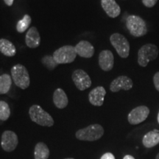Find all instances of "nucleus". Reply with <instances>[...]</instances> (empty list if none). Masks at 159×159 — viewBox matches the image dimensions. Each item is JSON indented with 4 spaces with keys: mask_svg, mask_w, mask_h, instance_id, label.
Wrapping results in <instances>:
<instances>
[{
    "mask_svg": "<svg viewBox=\"0 0 159 159\" xmlns=\"http://www.w3.org/2000/svg\"><path fill=\"white\" fill-rule=\"evenodd\" d=\"M29 115L31 120L36 124L44 127H52L54 119L39 105H33L30 108Z\"/></svg>",
    "mask_w": 159,
    "mask_h": 159,
    "instance_id": "nucleus-1",
    "label": "nucleus"
},
{
    "mask_svg": "<svg viewBox=\"0 0 159 159\" xmlns=\"http://www.w3.org/2000/svg\"><path fill=\"white\" fill-rule=\"evenodd\" d=\"M11 71V77L16 86L23 90L28 88L30 84V79L28 71L25 66L18 63L12 67Z\"/></svg>",
    "mask_w": 159,
    "mask_h": 159,
    "instance_id": "nucleus-2",
    "label": "nucleus"
},
{
    "mask_svg": "<svg viewBox=\"0 0 159 159\" xmlns=\"http://www.w3.org/2000/svg\"><path fill=\"white\" fill-rule=\"evenodd\" d=\"M126 27L130 34L134 37H142L148 33L146 22L139 16H128L126 19Z\"/></svg>",
    "mask_w": 159,
    "mask_h": 159,
    "instance_id": "nucleus-3",
    "label": "nucleus"
},
{
    "mask_svg": "<svg viewBox=\"0 0 159 159\" xmlns=\"http://www.w3.org/2000/svg\"><path fill=\"white\" fill-rule=\"evenodd\" d=\"M104 135V128L99 124L91 125L76 132V138L80 141L94 142L98 140Z\"/></svg>",
    "mask_w": 159,
    "mask_h": 159,
    "instance_id": "nucleus-4",
    "label": "nucleus"
},
{
    "mask_svg": "<svg viewBox=\"0 0 159 159\" xmlns=\"http://www.w3.org/2000/svg\"><path fill=\"white\" fill-rule=\"evenodd\" d=\"M158 47L153 43L143 45L138 51V63L142 67H146L150 61H152L158 56Z\"/></svg>",
    "mask_w": 159,
    "mask_h": 159,
    "instance_id": "nucleus-5",
    "label": "nucleus"
},
{
    "mask_svg": "<svg viewBox=\"0 0 159 159\" xmlns=\"http://www.w3.org/2000/svg\"><path fill=\"white\" fill-rule=\"evenodd\" d=\"M52 56L57 64H65L74 62L77 57V53L75 47L65 45L55 50Z\"/></svg>",
    "mask_w": 159,
    "mask_h": 159,
    "instance_id": "nucleus-6",
    "label": "nucleus"
},
{
    "mask_svg": "<svg viewBox=\"0 0 159 159\" xmlns=\"http://www.w3.org/2000/svg\"><path fill=\"white\" fill-rule=\"evenodd\" d=\"M110 41L118 55L122 58H127L130 55V43L128 39L120 33H116L111 35Z\"/></svg>",
    "mask_w": 159,
    "mask_h": 159,
    "instance_id": "nucleus-7",
    "label": "nucleus"
},
{
    "mask_svg": "<svg viewBox=\"0 0 159 159\" xmlns=\"http://www.w3.org/2000/svg\"><path fill=\"white\" fill-rule=\"evenodd\" d=\"M71 78L75 86L80 91H84L90 88L92 83L91 77L83 69H76L73 71Z\"/></svg>",
    "mask_w": 159,
    "mask_h": 159,
    "instance_id": "nucleus-8",
    "label": "nucleus"
},
{
    "mask_svg": "<svg viewBox=\"0 0 159 159\" xmlns=\"http://www.w3.org/2000/svg\"><path fill=\"white\" fill-rule=\"evenodd\" d=\"M150 114V109L145 105H141L133 109L129 113L128 120L130 125H139L145 121Z\"/></svg>",
    "mask_w": 159,
    "mask_h": 159,
    "instance_id": "nucleus-9",
    "label": "nucleus"
},
{
    "mask_svg": "<svg viewBox=\"0 0 159 159\" xmlns=\"http://www.w3.org/2000/svg\"><path fill=\"white\" fill-rule=\"evenodd\" d=\"M19 139L17 135L11 130H6L2 135V148L6 152H12L16 148Z\"/></svg>",
    "mask_w": 159,
    "mask_h": 159,
    "instance_id": "nucleus-10",
    "label": "nucleus"
},
{
    "mask_svg": "<svg viewBox=\"0 0 159 159\" xmlns=\"http://www.w3.org/2000/svg\"><path fill=\"white\" fill-rule=\"evenodd\" d=\"M134 83L130 77L128 76L117 77L115 78L110 84V90L112 92H118L120 90L129 91L133 88Z\"/></svg>",
    "mask_w": 159,
    "mask_h": 159,
    "instance_id": "nucleus-11",
    "label": "nucleus"
},
{
    "mask_svg": "<svg viewBox=\"0 0 159 159\" xmlns=\"http://www.w3.org/2000/svg\"><path fill=\"white\" fill-rule=\"evenodd\" d=\"M99 66L105 71H109L114 68V57L110 50H102L99 53L98 59Z\"/></svg>",
    "mask_w": 159,
    "mask_h": 159,
    "instance_id": "nucleus-12",
    "label": "nucleus"
},
{
    "mask_svg": "<svg viewBox=\"0 0 159 159\" xmlns=\"http://www.w3.org/2000/svg\"><path fill=\"white\" fill-rule=\"evenodd\" d=\"M106 91L103 86H97L93 89L89 94V100L92 105L102 106L104 102Z\"/></svg>",
    "mask_w": 159,
    "mask_h": 159,
    "instance_id": "nucleus-13",
    "label": "nucleus"
},
{
    "mask_svg": "<svg viewBox=\"0 0 159 159\" xmlns=\"http://www.w3.org/2000/svg\"><path fill=\"white\" fill-rule=\"evenodd\" d=\"M77 55L82 57L90 58L94 54V47L87 41H80L75 47Z\"/></svg>",
    "mask_w": 159,
    "mask_h": 159,
    "instance_id": "nucleus-14",
    "label": "nucleus"
},
{
    "mask_svg": "<svg viewBox=\"0 0 159 159\" xmlns=\"http://www.w3.org/2000/svg\"><path fill=\"white\" fill-rule=\"evenodd\" d=\"M102 9L109 17H118L121 13V8L115 0H101Z\"/></svg>",
    "mask_w": 159,
    "mask_h": 159,
    "instance_id": "nucleus-15",
    "label": "nucleus"
},
{
    "mask_svg": "<svg viewBox=\"0 0 159 159\" xmlns=\"http://www.w3.org/2000/svg\"><path fill=\"white\" fill-rule=\"evenodd\" d=\"M25 43L29 48L32 49L36 48L40 45L41 36L36 27H32L27 30L25 35Z\"/></svg>",
    "mask_w": 159,
    "mask_h": 159,
    "instance_id": "nucleus-16",
    "label": "nucleus"
},
{
    "mask_svg": "<svg viewBox=\"0 0 159 159\" xmlns=\"http://www.w3.org/2000/svg\"><path fill=\"white\" fill-rule=\"evenodd\" d=\"M53 102L59 109L65 108L68 105L69 99L62 89H57L53 94Z\"/></svg>",
    "mask_w": 159,
    "mask_h": 159,
    "instance_id": "nucleus-17",
    "label": "nucleus"
},
{
    "mask_svg": "<svg viewBox=\"0 0 159 159\" xmlns=\"http://www.w3.org/2000/svg\"><path fill=\"white\" fill-rule=\"evenodd\" d=\"M0 52L7 57H13L16 54V49L11 41L5 39H0Z\"/></svg>",
    "mask_w": 159,
    "mask_h": 159,
    "instance_id": "nucleus-18",
    "label": "nucleus"
},
{
    "mask_svg": "<svg viewBox=\"0 0 159 159\" xmlns=\"http://www.w3.org/2000/svg\"><path fill=\"white\" fill-rule=\"evenodd\" d=\"M142 144L145 148H151L159 144V132L150 131L144 135L142 139Z\"/></svg>",
    "mask_w": 159,
    "mask_h": 159,
    "instance_id": "nucleus-19",
    "label": "nucleus"
},
{
    "mask_svg": "<svg viewBox=\"0 0 159 159\" xmlns=\"http://www.w3.org/2000/svg\"><path fill=\"white\" fill-rule=\"evenodd\" d=\"M49 156V150L48 147L43 142L38 143L35 147V159H48Z\"/></svg>",
    "mask_w": 159,
    "mask_h": 159,
    "instance_id": "nucleus-20",
    "label": "nucleus"
},
{
    "mask_svg": "<svg viewBox=\"0 0 159 159\" xmlns=\"http://www.w3.org/2000/svg\"><path fill=\"white\" fill-rule=\"evenodd\" d=\"M12 85L11 77L7 74L0 75V94H7Z\"/></svg>",
    "mask_w": 159,
    "mask_h": 159,
    "instance_id": "nucleus-21",
    "label": "nucleus"
},
{
    "mask_svg": "<svg viewBox=\"0 0 159 159\" xmlns=\"http://www.w3.org/2000/svg\"><path fill=\"white\" fill-rule=\"evenodd\" d=\"M32 21L31 17L29 15L26 14L24 16L23 19L19 20L16 25V30L18 33H22L28 29Z\"/></svg>",
    "mask_w": 159,
    "mask_h": 159,
    "instance_id": "nucleus-22",
    "label": "nucleus"
},
{
    "mask_svg": "<svg viewBox=\"0 0 159 159\" xmlns=\"http://www.w3.org/2000/svg\"><path fill=\"white\" fill-rule=\"evenodd\" d=\"M11 116V109L5 101L0 100V120L6 121Z\"/></svg>",
    "mask_w": 159,
    "mask_h": 159,
    "instance_id": "nucleus-23",
    "label": "nucleus"
},
{
    "mask_svg": "<svg viewBox=\"0 0 159 159\" xmlns=\"http://www.w3.org/2000/svg\"><path fill=\"white\" fill-rule=\"evenodd\" d=\"M42 63L49 70H53L58 65L55 61L53 56H51V55H46L43 57L42 58Z\"/></svg>",
    "mask_w": 159,
    "mask_h": 159,
    "instance_id": "nucleus-24",
    "label": "nucleus"
},
{
    "mask_svg": "<svg viewBox=\"0 0 159 159\" xmlns=\"http://www.w3.org/2000/svg\"><path fill=\"white\" fill-rule=\"evenodd\" d=\"M158 0H142V3L145 7H152L156 5Z\"/></svg>",
    "mask_w": 159,
    "mask_h": 159,
    "instance_id": "nucleus-25",
    "label": "nucleus"
},
{
    "mask_svg": "<svg viewBox=\"0 0 159 159\" xmlns=\"http://www.w3.org/2000/svg\"><path fill=\"white\" fill-rule=\"evenodd\" d=\"M153 83L155 88L158 91H159V71L156 72L153 77Z\"/></svg>",
    "mask_w": 159,
    "mask_h": 159,
    "instance_id": "nucleus-26",
    "label": "nucleus"
},
{
    "mask_svg": "<svg viewBox=\"0 0 159 159\" xmlns=\"http://www.w3.org/2000/svg\"><path fill=\"white\" fill-rule=\"evenodd\" d=\"M100 159H116L115 156L111 152H106L101 157Z\"/></svg>",
    "mask_w": 159,
    "mask_h": 159,
    "instance_id": "nucleus-27",
    "label": "nucleus"
},
{
    "mask_svg": "<svg viewBox=\"0 0 159 159\" xmlns=\"http://www.w3.org/2000/svg\"><path fill=\"white\" fill-rule=\"evenodd\" d=\"M4 2H5V3L7 5V6H9V7H11V6L13 5V2H14V0H4Z\"/></svg>",
    "mask_w": 159,
    "mask_h": 159,
    "instance_id": "nucleus-28",
    "label": "nucleus"
},
{
    "mask_svg": "<svg viewBox=\"0 0 159 159\" xmlns=\"http://www.w3.org/2000/svg\"><path fill=\"white\" fill-rule=\"evenodd\" d=\"M123 159H135V158L134 156H130V155H127V156H125Z\"/></svg>",
    "mask_w": 159,
    "mask_h": 159,
    "instance_id": "nucleus-29",
    "label": "nucleus"
},
{
    "mask_svg": "<svg viewBox=\"0 0 159 159\" xmlns=\"http://www.w3.org/2000/svg\"><path fill=\"white\" fill-rule=\"evenodd\" d=\"M157 120H158V122L159 124V111H158V116H157Z\"/></svg>",
    "mask_w": 159,
    "mask_h": 159,
    "instance_id": "nucleus-30",
    "label": "nucleus"
},
{
    "mask_svg": "<svg viewBox=\"0 0 159 159\" xmlns=\"http://www.w3.org/2000/svg\"><path fill=\"white\" fill-rule=\"evenodd\" d=\"M156 159H159V153L156 156Z\"/></svg>",
    "mask_w": 159,
    "mask_h": 159,
    "instance_id": "nucleus-31",
    "label": "nucleus"
},
{
    "mask_svg": "<svg viewBox=\"0 0 159 159\" xmlns=\"http://www.w3.org/2000/svg\"><path fill=\"white\" fill-rule=\"evenodd\" d=\"M65 159H75V158H65Z\"/></svg>",
    "mask_w": 159,
    "mask_h": 159,
    "instance_id": "nucleus-32",
    "label": "nucleus"
}]
</instances>
